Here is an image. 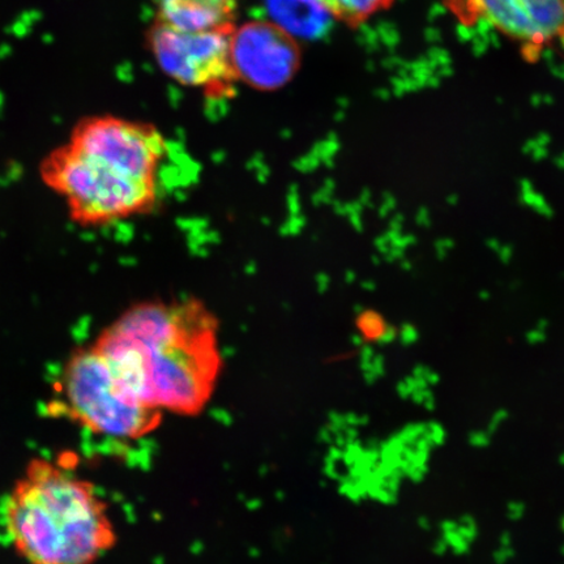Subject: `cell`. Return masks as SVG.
<instances>
[{
    "label": "cell",
    "instance_id": "6da1fadb",
    "mask_svg": "<svg viewBox=\"0 0 564 564\" xmlns=\"http://www.w3.org/2000/svg\"><path fill=\"white\" fill-rule=\"evenodd\" d=\"M217 328L199 301L145 302L127 310L94 345L140 403L194 415L220 372Z\"/></svg>",
    "mask_w": 564,
    "mask_h": 564
},
{
    "label": "cell",
    "instance_id": "7a4b0ae2",
    "mask_svg": "<svg viewBox=\"0 0 564 564\" xmlns=\"http://www.w3.org/2000/svg\"><path fill=\"white\" fill-rule=\"evenodd\" d=\"M166 152L164 135L152 124L91 116L42 161L41 178L65 200L73 221L97 227L154 207Z\"/></svg>",
    "mask_w": 564,
    "mask_h": 564
},
{
    "label": "cell",
    "instance_id": "3957f363",
    "mask_svg": "<svg viewBox=\"0 0 564 564\" xmlns=\"http://www.w3.org/2000/svg\"><path fill=\"white\" fill-rule=\"evenodd\" d=\"M6 527L28 564H95L117 544L95 485L34 458L6 503Z\"/></svg>",
    "mask_w": 564,
    "mask_h": 564
},
{
    "label": "cell",
    "instance_id": "277c9868",
    "mask_svg": "<svg viewBox=\"0 0 564 564\" xmlns=\"http://www.w3.org/2000/svg\"><path fill=\"white\" fill-rule=\"evenodd\" d=\"M61 391L70 417L109 438L138 441L161 422V411L140 403L94 344L68 358Z\"/></svg>",
    "mask_w": 564,
    "mask_h": 564
},
{
    "label": "cell",
    "instance_id": "5b68a950",
    "mask_svg": "<svg viewBox=\"0 0 564 564\" xmlns=\"http://www.w3.org/2000/svg\"><path fill=\"white\" fill-rule=\"evenodd\" d=\"M232 31H183L156 19L148 30L147 41L169 77L221 98L231 95L238 82L231 61Z\"/></svg>",
    "mask_w": 564,
    "mask_h": 564
},
{
    "label": "cell",
    "instance_id": "8992f818",
    "mask_svg": "<svg viewBox=\"0 0 564 564\" xmlns=\"http://www.w3.org/2000/svg\"><path fill=\"white\" fill-rule=\"evenodd\" d=\"M231 61L238 80L259 90L286 86L301 66L293 34L272 21H251L231 33Z\"/></svg>",
    "mask_w": 564,
    "mask_h": 564
},
{
    "label": "cell",
    "instance_id": "52a82bcc",
    "mask_svg": "<svg viewBox=\"0 0 564 564\" xmlns=\"http://www.w3.org/2000/svg\"><path fill=\"white\" fill-rule=\"evenodd\" d=\"M479 18L519 42L527 59L564 31V0H477Z\"/></svg>",
    "mask_w": 564,
    "mask_h": 564
},
{
    "label": "cell",
    "instance_id": "ba28073f",
    "mask_svg": "<svg viewBox=\"0 0 564 564\" xmlns=\"http://www.w3.org/2000/svg\"><path fill=\"white\" fill-rule=\"evenodd\" d=\"M238 0H158L156 19L183 31L235 30Z\"/></svg>",
    "mask_w": 564,
    "mask_h": 564
},
{
    "label": "cell",
    "instance_id": "9c48e42d",
    "mask_svg": "<svg viewBox=\"0 0 564 564\" xmlns=\"http://www.w3.org/2000/svg\"><path fill=\"white\" fill-rule=\"evenodd\" d=\"M278 24L295 34L316 35L323 32L328 12L319 0H268Z\"/></svg>",
    "mask_w": 564,
    "mask_h": 564
},
{
    "label": "cell",
    "instance_id": "30bf717a",
    "mask_svg": "<svg viewBox=\"0 0 564 564\" xmlns=\"http://www.w3.org/2000/svg\"><path fill=\"white\" fill-rule=\"evenodd\" d=\"M319 2L328 15L355 28L379 11L388 9L393 0H319Z\"/></svg>",
    "mask_w": 564,
    "mask_h": 564
},
{
    "label": "cell",
    "instance_id": "8fae6325",
    "mask_svg": "<svg viewBox=\"0 0 564 564\" xmlns=\"http://www.w3.org/2000/svg\"><path fill=\"white\" fill-rule=\"evenodd\" d=\"M444 2L464 25H474L478 21L477 0H444Z\"/></svg>",
    "mask_w": 564,
    "mask_h": 564
},
{
    "label": "cell",
    "instance_id": "7c38bea8",
    "mask_svg": "<svg viewBox=\"0 0 564 564\" xmlns=\"http://www.w3.org/2000/svg\"><path fill=\"white\" fill-rule=\"evenodd\" d=\"M561 40H562V42H563V47H564V31H563V32H562V34H561Z\"/></svg>",
    "mask_w": 564,
    "mask_h": 564
}]
</instances>
